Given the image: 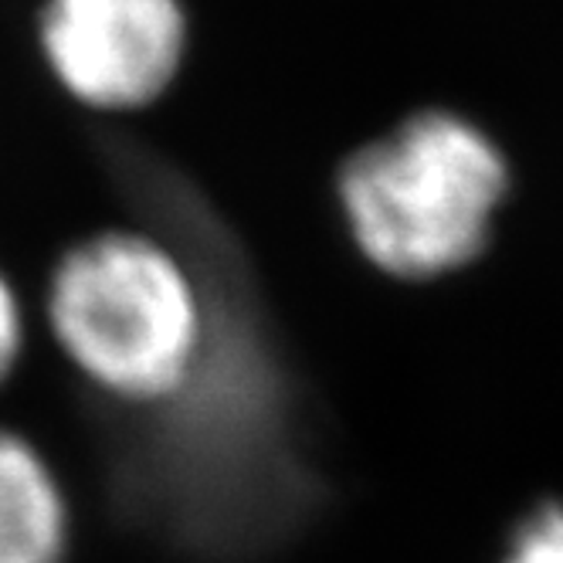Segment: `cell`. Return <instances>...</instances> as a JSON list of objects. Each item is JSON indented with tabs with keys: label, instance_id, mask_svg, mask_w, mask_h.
Listing matches in <instances>:
<instances>
[{
	"label": "cell",
	"instance_id": "1",
	"mask_svg": "<svg viewBox=\"0 0 563 563\" xmlns=\"http://www.w3.org/2000/svg\"><path fill=\"white\" fill-rule=\"evenodd\" d=\"M509 190L496 143L452 112H421L343 167L350 231L377 268L434 278L468 265L489 241Z\"/></svg>",
	"mask_w": 563,
	"mask_h": 563
},
{
	"label": "cell",
	"instance_id": "2",
	"mask_svg": "<svg viewBox=\"0 0 563 563\" xmlns=\"http://www.w3.org/2000/svg\"><path fill=\"white\" fill-rule=\"evenodd\" d=\"M48 319L65 356L96 387L156 400L174 394L200 353V299L184 265L153 238L96 234L48 282Z\"/></svg>",
	"mask_w": 563,
	"mask_h": 563
},
{
	"label": "cell",
	"instance_id": "3",
	"mask_svg": "<svg viewBox=\"0 0 563 563\" xmlns=\"http://www.w3.org/2000/svg\"><path fill=\"white\" fill-rule=\"evenodd\" d=\"M177 0H45L42 48L58 82L92 109H140L184 58Z\"/></svg>",
	"mask_w": 563,
	"mask_h": 563
},
{
	"label": "cell",
	"instance_id": "4",
	"mask_svg": "<svg viewBox=\"0 0 563 563\" xmlns=\"http://www.w3.org/2000/svg\"><path fill=\"white\" fill-rule=\"evenodd\" d=\"M68 512L58 482L27 438L0 431V563H62Z\"/></svg>",
	"mask_w": 563,
	"mask_h": 563
},
{
	"label": "cell",
	"instance_id": "5",
	"mask_svg": "<svg viewBox=\"0 0 563 563\" xmlns=\"http://www.w3.org/2000/svg\"><path fill=\"white\" fill-rule=\"evenodd\" d=\"M506 563H563V506H540L516 530Z\"/></svg>",
	"mask_w": 563,
	"mask_h": 563
},
{
	"label": "cell",
	"instance_id": "6",
	"mask_svg": "<svg viewBox=\"0 0 563 563\" xmlns=\"http://www.w3.org/2000/svg\"><path fill=\"white\" fill-rule=\"evenodd\" d=\"M24 346V316L11 282L0 275V387L14 374Z\"/></svg>",
	"mask_w": 563,
	"mask_h": 563
}]
</instances>
